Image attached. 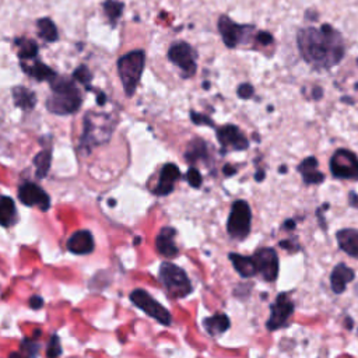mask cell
Masks as SVG:
<instances>
[{
    "label": "cell",
    "mask_w": 358,
    "mask_h": 358,
    "mask_svg": "<svg viewBox=\"0 0 358 358\" xmlns=\"http://www.w3.org/2000/svg\"><path fill=\"white\" fill-rule=\"evenodd\" d=\"M284 228H287V229H294V228H295V222H294L292 220H288V221L284 222Z\"/></svg>",
    "instance_id": "obj_42"
},
{
    "label": "cell",
    "mask_w": 358,
    "mask_h": 358,
    "mask_svg": "<svg viewBox=\"0 0 358 358\" xmlns=\"http://www.w3.org/2000/svg\"><path fill=\"white\" fill-rule=\"evenodd\" d=\"M43 303H42V299L39 298V296H34L32 299H31V306L32 308H35V309H38V308H41Z\"/></svg>",
    "instance_id": "obj_38"
},
{
    "label": "cell",
    "mask_w": 358,
    "mask_h": 358,
    "mask_svg": "<svg viewBox=\"0 0 358 358\" xmlns=\"http://www.w3.org/2000/svg\"><path fill=\"white\" fill-rule=\"evenodd\" d=\"M159 280L171 298L179 299L187 296L193 287L187 274L173 263L164 262L159 266Z\"/></svg>",
    "instance_id": "obj_4"
},
{
    "label": "cell",
    "mask_w": 358,
    "mask_h": 358,
    "mask_svg": "<svg viewBox=\"0 0 358 358\" xmlns=\"http://www.w3.org/2000/svg\"><path fill=\"white\" fill-rule=\"evenodd\" d=\"M145 64V53L141 49L131 50L117 60V73L127 96H133Z\"/></svg>",
    "instance_id": "obj_3"
},
{
    "label": "cell",
    "mask_w": 358,
    "mask_h": 358,
    "mask_svg": "<svg viewBox=\"0 0 358 358\" xmlns=\"http://www.w3.org/2000/svg\"><path fill=\"white\" fill-rule=\"evenodd\" d=\"M350 204H351L352 207L358 208V194L354 193V192L350 193Z\"/></svg>",
    "instance_id": "obj_37"
},
{
    "label": "cell",
    "mask_w": 358,
    "mask_h": 358,
    "mask_svg": "<svg viewBox=\"0 0 358 358\" xmlns=\"http://www.w3.org/2000/svg\"><path fill=\"white\" fill-rule=\"evenodd\" d=\"M18 199L22 204L25 206H36L39 207L42 211H46L50 206V200L49 196L45 193V190H42L38 185L35 183H24L20 186L18 189Z\"/></svg>",
    "instance_id": "obj_13"
},
{
    "label": "cell",
    "mask_w": 358,
    "mask_h": 358,
    "mask_svg": "<svg viewBox=\"0 0 358 358\" xmlns=\"http://www.w3.org/2000/svg\"><path fill=\"white\" fill-rule=\"evenodd\" d=\"M323 90L320 87H313V99H320Z\"/></svg>",
    "instance_id": "obj_39"
},
{
    "label": "cell",
    "mask_w": 358,
    "mask_h": 358,
    "mask_svg": "<svg viewBox=\"0 0 358 358\" xmlns=\"http://www.w3.org/2000/svg\"><path fill=\"white\" fill-rule=\"evenodd\" d=\"M175 235L176 231L171 227H165L158 232L155 238V248L159 255L165 257H175L179 253L178 246L175 243Z\"/></svg>",
    "instance_id": "obj_15"
},
{
    "label": "cell",
    "mask_w": 358,
    "mask_h": 358,
    "mask_svg": "<svg viewBox=\"0 0 358 358\" xmlns=\"http://www.w3.org/2000/svg\"><path fill=\"white\" fill-rule=\"evenodd\" d=\"M337 243L343 252L352 257H358V229L344 228L336 234Z\"/></svg>",
    "instance_id": "obj_19"
},
{
    "label": "cell",
    "mask_w": 358,
    "mask_h": 358,
    "mask_svg": "<svg viewBox=\"0 0 358 358\" xmlns=\"http://www.w3.org/2000/svg\"><path fill=\"white\" fill-rule=\"evenodd\" d=\"M50 161H52V155H50V151H48V150H43L35 155V158H34L35 172L39 179H42L48 175L49 168H50Z\"/></svg>",
    "instance_id": "obj_26"
},
{
    "label": "cell",
    "mask_w": 358,
    "mask_h": 358,
    "mask_svg": "<svg viewBox=\"0 0 358 358\" xmlns=\"http://www.w3.org/2000/svg\"><path fill=\"white\" fill-rule=\"evenodd\" d=\"M13 98L17 106H20L24 110H29L35 106L36 103V96L32 91L24 87H15L13 90Z\"/></svg>",
    "instance_id": "obj_23"
},
{
    "label": "cell",
    "mask_w": 358,
    "mask_h": 358,
    "mask_svg": "<svg viewBox=\"0 0 358 358\" xmlns=\"http://www.w3.org/2000/svg\"><path fill=\"white\" fill-rule=\"evenodd\" d=\"M222 172H224V175H225V176H232V175H235V173H236V168H235V166H232V165H229V164H227V165H224Z\"/></svg>",
    "instance_id": "obj_36"
},
{
    "label": "cell",
    "mask_w": 358,
    "mask_h": 358,
    "mask_svg": "<svg viewBox=\"0 0 358 358\" xmlns=\"http://www.w3.org/2000/svg\"><path fill=\"white\" fill-rule=\"evenodd\" d=\"M253 92H255V88L249 84V83H242L238 90H236V94L241 99H249L253 96Z\"/></svg>",
    "instance_id": "obj_34"
},
{
    "label": "cell",
    "mask_w": 358,
    "mask_h": 358,
    "mask_svg": "<svg viewBox=\"0 0 358 358\" xmlns=\"http://www.w3.org/2000/svg\"><path fill=\"white\" fill-rule=\"evenodd\" d=\"M15 204L13 199L7 196H0V225L10 227L15 221Z\"/></svg>",
    "instance_id": "obj_24"
},
{
    "label": "cell",
    "mask_w": 358,
    "mask_h": 358,
    "mask_svg": "<svg viewBox=\"0 0 358 358\" xmlns=\"http://www.w3.org/2000/svg\"><path fill=\"white\" fill-rule=\"evenodd\" d=\"M67 249L74 255H87L94 249V238L92 234L87 229H81L74 232L67 239Z\"/></svg>",
    "instance_id": "obj_16"
},
{
    "label": "cell",
    "mask_w": 358,
    "mask_h": 358,
    "mask_svg": "<svg viewBox=\"0 0 358 358\" xmlns=\"http://www.w3.org/2000/svg\"><path fill=\"white\" fill-rule=\"evenodd\" d=\"M302 175L305 185H319L324 180V173L317 169V159L315 157L305 158L296 168Z\"/></svg>",
    "instance_id": "obj_17"
},
{
    "label": "cell",
    "mask_w": 358,
    "mask_h": 358,
    "mask_svg": "<svg viewBox=\"0 0 358 358\" xmlns=\"http://www.w3.org/2000/svg\"><path fill=\"white\" fill-rule=\"evenodd\" d=\"M21 67H22L29 76H32L34 78H36L38 81H43V80H46V81H53V80L56 78V73H55L50 67H48L46 64L39 63V62H36V63L32 64V66L21 64Z\"/></svg>",
    "instance_id": "obj_25"
},
{
    "label": "cell",
    "mask_w": 358,
    "mask_h": 358,
    "mask_svg": "<svg viewBox=\"0 0 358 358\" xmlns=\"http://www.w3.org/2000/svg\"><path fill=\"white\" fill-rule=\"evenodd\" d=\"M103 10H105L106 15L109 17V20L112 22H115L120 17V14L123 11V3L116 1V0H106L103 3Z\"/></svg>",
    "instance_id": "obj_29"
},
{
    "label": "cell",
    "mask_w": 358,
    "mask_h": 358,
    "mask_svg": "<svg viewBox=\"0 0 358 358\" xmlns=\"http://www.w3.org/2000/svg\"><path fill=\"white\" fill-rule=\"evenodd\" d=\"M296 43L302 59L319 71L333 69L345 55L343 35L329 24L320 28H301L296 32Z\"/></svg>",
    "instance_id": "obj_1"
},
{
    "label": "cell",
    "mask_w": 358,
    "mask_h": 358,
    "mask_svg": "<svg viewBox=\"0 0 358 358\" xmlns=\"http://www.w3.org/2000/svg\"><path fill=\"white\" fill-rule=\"evenodd\" d=\"M20 43V50H18V56L21 59H34L38 53V45L35 41L32 39H22L18 42Z\"/></svg>",
    "instance_id": "obj_28"
},
{
    "label": "cell",
    "mask_w": 358,
    "mask_h": 358,
    "mask_svg": "<svg viewBox=\"0 0 358 358\" xmlns=\"http://www.w3.org/2000/svg\"><path fill=\"white\" fill-rule=\"evenodd\" d=\"M186 180H187V183H189L192 187L199 189V187L201 186L203 178H201L199 169H196L194 166H192V168H189L187 172H186Z\"/></svg>",
    "instance_id": "obj_30"
},
{
    "label": "cell",
    "mask_w": 358,
    "mask_h": 358,
    "mask_svg": "<svg viewBox=\"0 0 358 358\" xmlns=\"http://www.w3.org/2000/svg\"><path fill=\"white\" fill-rule=\"evenodd\" d=\"M130 301L137 308H140L143 312H145L148 316H151L152 319L159 322L161 324H164V326L171 324L172 316H171L169 310L165 306H162L161 303H158L147 291H144L141 288L131 291Z\"/></svg>",
    "instance_id": "obj_9"
},
{
    "label": "cell",
    "mask_w": 358,
    "mask_h": 358,
    "mask_svg": "<svg viewBox=\"0 0 358 358\" xmlns=\"http://www.w3.org/2000/svg\"><path fill=\"white\" fill-rule=\"evenodd\" d=\"M228 257H229L231 263L234 264L236 273L241 277L249 278V277L257 274L256 263H255L252 256H243V255H239V253H229Z\"/></svg>",
    "instance_id": "obj_20"
},
{
    "label": "cell",
    "mask_w": 358,
    "mask_h": 358,
    "mask_svg": "<svg viewBox=\"0 0 358 358\" xmlns=\"http://www.w3.org/2000/svg\"><path fill=\"white\" fill-rule=\"evenodd\" d=\"M255 179H256L257 182L263 180V179H264V171H262V169H257V172H256V176H255Z\"/></svg>",
    "instance_id": "obj_41"
},
{
    "label": "cell",
    "mask_w": 358,
    "mask_h": 358,
    "mask_svg": "<svg viewBox=\"0 0 358 358\" xmlns=\"http://www.w3.org/2000/svg\"><path fill=\"white\" fill-rule=\"evenodd\" d=\"M52 83V95L49 96L46 106L52 113L69 115L74 113L81 105V95L78 88L69 80L59 78Z\"/></svg>",
    "instance_id": "obj_2"
},
{
    "label": "cell",
    "mask_w": 358,
    "mask_h": 358,
    "mask_svg": "<svg viewBox=\"0 0 358 358\" xmlns=\"http://www.w3.org/2000/svg\"><path fill=\"white\" fill-rule=\"evenodd\" d=\"M284 171L287 172V166H281V168H280V172H284Z\"/></svg>",
    "instance_id": "obj_44"
},
{
    "label": "cell",
    "mask_w": 358,
    "mask_h": 358,
    "mask_svg": "<svg viewBox=\"0 0 358 358\" xmlns=\"http://www.w3.org/2000/svg\"><path fill=\"white\" fill-rule=\"evenodd\" d=\"M8 358H27L22 352H11Z\"/></svg>",
    "instance_id": "obj_43"
},
{
    "label": "cell",
    "mask_w": 358,
    "mask_h": 358,
    "mask_svg": "<svg viewBox=\"0 0 358 358\" xmlns=\"http://www.w3.org/2000/svg\"><path fill=\"white\" fill-rule=\"evenodd\" d=\"M185 159L189 164H196L199 161H207L208 159V148L207 143L199 137L193 138L185 151Z\"/></svg>",
    "instance_id": "obj_21"
},
{
    "label": "cell",
    "mask_w": 358,
    "mask_h": 358,
    "mask_svg": "<svg viewBox=\"0 0 358 358\" xmlns=\"http://www.w3.org/2000/svg\"><path fill=\"white\" fill-rule=\"evenodd\" d=\"M217 138L221 144V151L234 150L243 151L249 147V140L243 134V131L235 124H225L217 129Z\"/></svg>",
    "instance_id": "obj_11"
},
{
    "label": "cell",
    "mask_w": 358,
    "mask_h": 358,
    "mask_svg": "<svg viewBox=\"0 0 358 358\" xmlns=\"http://www.w3.org/2000/svg\"><path fill=\"white\" fill-rule=\"evenodd\" d=\"M96 102L98 105H103L106 102V96L103 92H98V96H96Z\"/></svg>",
    "instance_id": "obj_40"
},
{
    "label": "cell",
    "mask_w": 358,
    "mask_h": 358,
    "mask_svg": "<svg viewBox=\"0 0 358 358\" xmlns=\"http://www.w3.org/2000/svg\"><path fill=\"white\" fill-rule=\"evenodd\" d=\"M179 178H180V171H179L178 165L171 164V162L165 164L161 168L159 179H158L157 186L152 189V193L157 194V196H166V194H169L173 190L175 182Z\"/></svg>",
    "instance_id": "obj_14"
},
{
    "label": "cell",
    "mask_w": 358,
    "mask_h": 358,
    "mask_svg": "<svg viewBox=\"0 0 358 358\" xmlns=\"http://www.w3.org/2000/svg\"><path fill=\"white\" fill-rule=\"evenodd\" d=\"M190 119L194 124L200 126V124H208V126H213L214 127V122L207 116V115H203V113H199V112H194V110H190Z\"/></svg>",
    "instance_id": "obj_33"
},
{
    "label": "cell",
    "mask_w": 358,
    "mask_h": 358,
    "mask_svg": "<svg viewBox=\"0 0 358 358\" xmlns=\"http://www.w3.org/2000/svg\"><path fill=\"white\" fill-rule=\"evenodd\" d=\"M252 211L245 200H236L232 203L231 213L227 221L228 235L234 239H245L250 232Z\"/></svg>",
    "instance_id": "obj_6"
},
{
    "label": "cell",
    "mask_w": 358,
    "mask_h": 358,
    "mask_svg": "<svg viewBox=\"0 0 358 358\" xmlns=\"http://www.w3.org/2000/svg\"><path fill=\"white\" fill-rule=\"evenodd\" d=\"M168 59L182 70L183 78H190L197 70V52L187 42H176L168 50Z\"/></svg>",
    "instance_id": "obj_8"
},
{
    "label": "cell",
    "mask_w": 358,
    "mask_h": 358,
    "mask_svg": "<svg viewBox=\"0 0 358 358\" xmlns=\"http://www.w3.org/2000/svg\"><path fill=\"white\" fill-rule=\"evenodd\" d=\"M73 77H74L78 83H81V84H84V85H88L92 76H91L90 70H88L85 66H78V67L74 70Z\"/></svg>",
    "instance_id": "obj_31"
},
{
    "label": "cell",
    "mask_w": 358,
    "mask_h": 358,
    "mask_svg": "<svg viewBox=\"0 0 358 358\" xmlns=\"http://www.w3.org/2000/svg\"><path fill=\"white\" fill-rule=\"evenodd\" d=\"M294 312V303L287 294H280L274 303L270 306V317L267 320L268 330H277L287 324L289 316Z\"/></svg>",
    "instance_id": "obj_10"
},
{
    "label": "cell",
    "mask_w": 358,
    "mask_h": 358,
    "mask_svg": "<svg viewBox=\"0 0 358 358\" xmlns=\"http://www.w3.org/2000/svg\"><path fill=\"white\" fill-rule=\"evenodd\" d=\"M204 329L210 336H220L229 329V317L224 313H215L203 320Z\"/></svg>",
    "instance_id": "obj_22"
},
{
    "label": "cell",
    "mask_w": 358,
    "mask_h": 358,
    "mask_svg": "<svg viewBox=\"0 0 358 358\" xmlns=\"http://www.w3.org/2000/svg\"><path fill=\"white\" fill-rule=\"evenodd\" d=\"M354 278V271L345 263H338L330 274V285L336 294H341L347 284Z\"/></svg>",
    "instance_id": "obj_18"
},
{
    "label": "cell",
    "mask_w": 358,
    "mask_h": 358,
    "mask_svg": "<svg viewBox=\"0 0 358 358\" xmlns=\"http://www.w3.org/2000/svg\"><path fill=\"white\" fill-rule=\"evenodd\" d=\"M256 39H257V42H259V43H262L263 46L271 45V43L274 42V38H273V35H271L270 32H267V31H260V32H257V35H256Z\"/></svg>",
    "instance_id": "obj_35"
},
{
    "label": "cell",
    "mask_w": 358,
    "mask_h": 358,
    "mask_svg": "<svg viewBox=\"0 0 358 358\" xmlns=\"http://www.w3.org/2000/svg\"><path fill=\"white\" fill-rule=\"evenodd\" d=\"M218 32L225 43V46L234 49L241 45H246L252 39V34L255 31L253 25L238 24L227 15H221L217 22Z\"/></svg>",
    "instance_id": "obj_5"
},
{
    "label": "cell",
    "mask_w": 358,
    "mask_h": 358,
    "mask_svg": "<svg viewBox=\"0 0 358 358\" xmlns=\"http://www.w3.org/2000/svg\"><path fill=\"white\" fill-rule=\"evenodd\" d=\"M38 32L39 36L48 42H55L57 39L56 25L49 18H41L38 21Z\"/></svg>",
    "instance_id": "obj_27"
},
{
    "label": "cell",
    "mask_w": 358,
    "mask_h": 358,
    "mask_svg": "<svg viewBox=\"0 0 358 358\" xmlns=\"http://www.w3.org/2000/svg\"><path fill=\"white\" fill-rule=\"evenodd\" d=\"M331 175L337 179L358 180V157L347 148H338L330 158Z\"/></svg>",
    "instance_id": "obj_7"
},
{
    "label": "cell",
    "mask_w": 358,
    "mask_h": 358,
    "mask_svg": "<svg viewBox=\"0 0 358 358\" xmlns=\"http://www.w3.org/2000/svg\"><path fill=\"white\" fill-rule=\"evenodd\" d=\"M257 273L266 280V281H274L278 275V256L277 252L273 248H262L256 250V253L252 256Z\"/></svg>",
    "instance_id": "obj_12"
},
{
    "label": "cell",
    "mask_w": 358,
    "mask_h": 358,
    "mask_svg": "<svg viewBox=\"0 0 358 358\" xmlns=\"http://www.w3.org/2000/svg\"><path fill=\"white\" fill-rule=\"evenodd\" d=\"M62 352V348H60V341H59V337L57 336H53L48 344V357L49 358H57Z\"/></svg>",
    "instance_id": "obj_32"
}]
</instances>
